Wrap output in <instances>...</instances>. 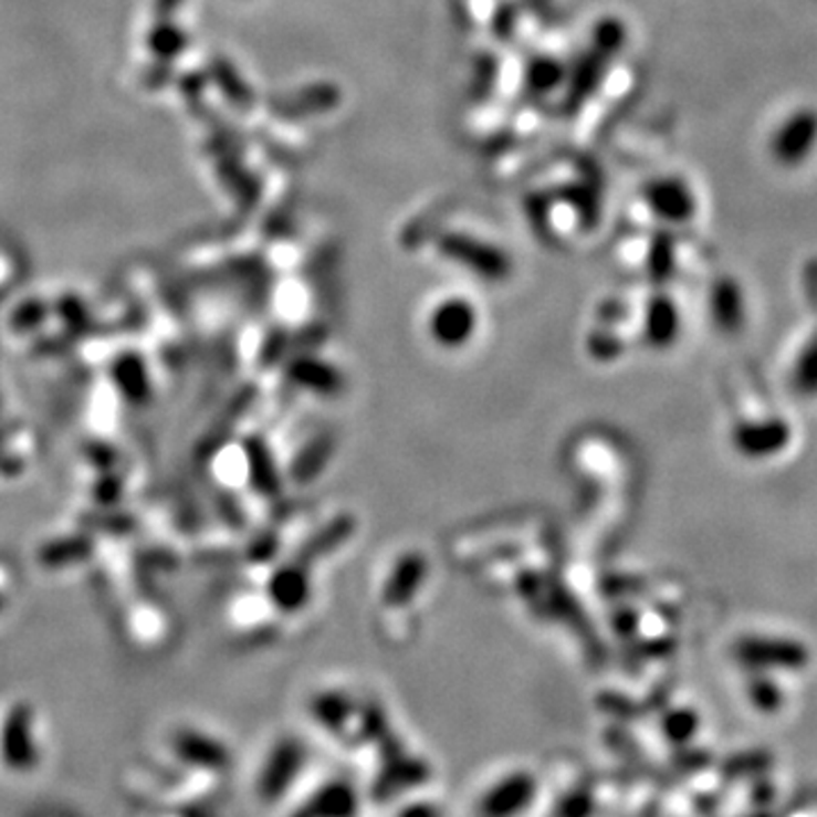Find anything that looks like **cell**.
<instances>
[{
    "mask_svg": "<svg viewBox=\"0 0 817 817\" xmlns=\"http://www.w3.org/2000/svg\"><path fill=\"white\" fill-rule=\"evenodd\" d=\"M0 758L14 772H32L39 765L34 713L28 704H14L0 726Z\"/></svg>",
    "mask_w": 817,
    "mask_h": 817,
    "instance_id": "2",
    "label": "cell"
},
{
    "mask_svg": "<svg viewBox=\"0 0 817 817\" xmlns=\"http://www.w3.org/2000/svg\"><path fill=\"white\" fill-rule=\"evenodd\" d=\"M645 200L659 219L670 223L691 221L695 213V193L681 178H657L645 189Z\"/></svg>",
    "mask_w": 817,
    "mask_h": 817,
    "instance_id": "7",
    "label": "cell"
},
{
    "mask_svg": "<svg viewBox=\"0 0 817 817\" xmlns=\"http://www.w3.org/2000/svg\"><path fill=\"white\" fill-rule=\"evenodd\" d=\"M248 457H250V475H252V484H256L262 489V493H277V478H275V465L269 457V452L264 450V446L260 443H250L248 448Z\"/></svg>",
    "mask_w": 817,
    "mask_h": 817,
    "instance_id": "16",
    "label": "cell"
},
{
    "mask_svg": "<svg viewBox=\"0 0 817 817\" xmlns=\"http://www.w3.org/2000/svg\"><path fill=\"white\" fill-rule=\"evenodd\" d=\"M400 817H441V810L437 808V806H432V804H411V806H407L402 813H400Z\"/></svg>",
    "mask_w": 817,
    "mask_h": 817,
    "instance_id": "24",
    "label": "cell"
},
{
    "mask_svg": "<svg viewBox=\"0 0 817 817\" xmlns=\"http://www.w3.org/2000/svg\"><path fill=\"white\" fill-rule=\"evenodd\" d=\"M817 139V118L808 112L793 116L774 137V150L779 159L795 161L804 159Z\"/></svg>",
    "mask_w": 817,
    "mask_h": 817,
    "instance_id": "11",
    "label": "cell"
},
{
    "mask_svg": "<svg viewBox=\"0 0 817 817\" xmlns=\"http://www.w3.org/2000/svg\"><path fill=\"white\" fill-rule=\"evenodd\" d=\"M793 443V427L782 416L745 420L734 429V446L747 459H772Z\"/></svg>",
    "mask_w": 817,
    "mask_h": 817,
    "instance_id": "3",
    "label": "cell"
},
{
    "mask_svg": "<svg viewBox=\"0 0 817 817\" xmlns=\"http://www.w3.org/2000/svg\"><path fill=\"white\" fill-rule=\"evenodd\" d=\"M314 715L325 729H341V724L348 720V702L341 695H321L314 702Z\"/></svg>",
    "mask_w": 817,
    "mask_h": 817,
    "instance_id": "17",
    "label": "cell"
},
{
    "mask_svg": "<svg viewBox=\"0 0 817 817\" xmlns=\"http://www.w3.org/2000/svg\"><path fill=\"white\" fill-rule=\"evenodd\" d=\"M711 314L715 325L726 332L736 334L745 323V300L743 291L734 280H720L711 293Z\"/></svg>",
    "mask_w": 817,
    "mask_h": 817,
    "instance_id": "12",
    "label": "cell"
},
{
    "mask_svg": "<svg viewBox=\"0 0 817 817\" xmlns=\"http://www.w3.org/2000/svg\"><path fill=\"white\" fill-rule=\"evenodd\" d=\"M790 386L795 394L804 398L817 396V327L806 338L802 350L795 357V364L790 370Z\"/></svg>",
    "mask_w": 817,
    "mask_h": 817,
    "instance_id": "13",
    "label": "cell"
},
{
    "mask_svg": "<svg viewBox=\"0 0 817 817\" xmlns=\"http://www.w3.org/2000/svg\"><path fill=\"white\" fill-rule=\"evenodd\" d=\"M666 734L674 741H685L688 736H693L695 731V715L688 711H677L672 715L666 718Z\"/></svg>",
    "mask_w": 817,
    "mask_h": 817,
    "instance_id": "22",
    "label": "cell"
},
{
    "mask_svg": "<svg viewBox=\"0 0 817 817\" xmlns=\"http://www.w3.org/2000/svg\"><path fill=\"white\" fill-rule=\"evenodd\" d=\"M562 75L564 73H562V69L556 66V62H552V60L536 62V66L530 73V87L538 90V92L545 90V94H547L552 87H556L558 80H562Z\"/></svg>",
    "mask_w": 817,
    "mask_h": 817,
    "instance_id": "21",
    "label": "cell"
},
{
    "mask_svg": "<svg viewBox=\"0 0 817 817\" xmlns=\"http://www.w3.org/2000/svg\"><path fill=\"white\" fill-rule=\"evenodd\" d=\"M427 777L429 767L425 765V761L396 754L386 758V765L373 786V795L377 797V802H389V797L425 784Z\"/></svg>",
    "mask_w": 817,
    "mask_h": 817,
    "instance_id": "9",
    "label": "cell"
},
{
    "mask_svg": "<svg viewBox=\"0 0 817 817\" xmlns=\"http://www.w3.org/2000/svg\"><path fill=\"white\" fill-rule=\"evenodd\" d=\"M806 295L813 312L817 314V262L806 269Z\"/></svg>",
    "mask_w": 817,
    "mask_h": 817,
    "instance_id": "25",
    "label": "cell"
},
{
    "mask_svg": "<svg viewBox=\"0 0 817 817\" xmlns=\"http://www.w3.org/2000/svg\"><path fill=\"white\" fill-rule=\"evenodd\" d=\"M359 795L348 782H329L300 804L291 817H357Z\"/></svg>",
    "mask_w": 817,
    "mask_h": 817,
    "instance_id": "8",
    "label": "cell"
},
{
    "mask_svg": "<svg viewBox=\"0 0 817 817\" xmlns=\"http://www.w3.org/2000/svg\"><path fill=\"white\" fill-rule=\"evenodd\" d=\"M305 761H307V750L297 739L280 741L271 750L260 772L256 793H260L264 802H277L293 786L300 769L305 767Z\"/></svg>",
    "mask_w": 817,
    "mask_h": 817,
    "instance_id": "4",
    "label": "cell"
},
{
    "mask_svg": "<svg viewBox=\"0 0 817 817\" xmlns=\"http://www.w3.org/2000/svg\"><path fill=\"white\" fill-rule=\"evenodd\" d=\"M170 747H174L176 756L187 765L209 772H223L230 767V750L221 741L205 734V731L189 726L180 729L174 734Z\"/></svg>",
    "mask_w": 817,
    "mask_h": 817,
    "instance_id": "6",
    "label": "cell"
},
{
    "mask_svg": "<svg viewBox=\"0 0 817 817\" xmlns=\"http://www.w3.org/2000/svg\"><path fill=\"white\" fill-rule=\"evenodd\" d=\"M293 375L300 379V384H307L312 389H323V391H332L336 386V375L332 368L321 366L318 362H305L297 364Z\"/></svg>",
    "mask_w": 817,
    "mask_h": 817,
    "instance_id": "19",
    "label": "cell"
},
{
    "mask_svg": "<svg viewBox=\"0 0 817 817\" xmlns=\"http://www.w3.org/2000/svg\"><path fill=\"white\" fill-rule=\"evenodd\" d=\"M429 329H432L434 338L446 343V346H459L463 343L472 329H475V307H470L465 300H448V303L439 305L429 321Z\"/></svg>",
    "mask_w": 817,
    "mask_h": 817,
    "instance_id": "10",
    "label": "cell"
},
{
    "mask_svg": "<svg viewBox=\"0 0 817 817\" xmlns=\"http://www.w3.org/2000/svg\"><path fill=\"white\" fill-rule=\"evenodd\" d=\"M536 779L527 772H513L491 786L480 804V817H519L525 813L536 797Z\"/></svg>",
    "mask_w": 817,
    "mask_h": 817,
    "instance_id": "5",
    "label": "cell"
},
{
    "mask_svg": "<svg viewBox=\"0 0 817 817\" xmlns=\"http://www.w3.org/2000/svg\"><path fill=\"white\" fill-rule=\"evenodd\" d=\"M595 810L593 795L586 788H573L558 799L554 817H590Z\"/></svg>",
    "mask_w": 817,
    "mask_h": 817,
    "instance_id": "18",
    "label": "cell"
},
{
    "mask_svg": "<svg viewBox=\"0 0 817 817\" xmlns=\"http://www.w3.org/2000/svg\"><path fill=\"white\" fill-rule=\"evenodd\" d=\"M752 698L756 700V704H758V706H763V709H772L774 704L779 702V688L774 685L769 679L758 677V679L752 683Z\"/></svg>",
    "mask_w": 817,
    "mask_h": 817,
    "instance_id": "23",
    "label": "cell"
},
{
    "mask_svg": "<svg viewBox=\"0 0 817 817\" xmlns=\"http://www.w3.org/2000/svg\"><path fill=\"white\" fill-rule=\"evenodd\" d=\"M648 334L652 343L666 348L679 334V312L668 297H659L648 312Z\"/></svg>",
    "mask_w": 817,
    "mask_h": 817,
    "instance_id": "14",
    "label": "cell"
},
{
    "mask_svg": "<svg viewBox=\"0 0 817 817\" xmlns=\"http://www.w3.org/2000/svg\"><path fill=\"white\" fill-rule=\"evenodd\" d=\"M271 595L275 599V605H280L282 609L293 611V609H297L300 605H303L305 597H307V582H305L303 575H300L293 568L280 570L271 582Z\"/></svg>",
    "mask_w": 817,
    "mask_h": 817,
    "instance_id": "15",
    "label": "cell"
},
{
    "mask_svg": "<svg viewBox=\"0 0 817 817\" xmlns=\"http://www.w3.org/2000/svg\"><path fill=\"white\" fill-rule=\"evenodd\" d=\"M116 377H118V384H121V389H123L125 394H130V396H135V398L144 396L146 386H142L139 381H135V379L148 381V379H146V373H144V366H142V362H139V359H133V357L121 359V362H118V368H116Z\"/></svg>",
    "mask_w": 817,
    "mask_h": 817,
    "instance_id": "20",
    "label": "cell"
},
{
    "mask_svg": "<svg viewBox=\"0 0 817 817\" xmlns=\"http://www.w3.org/2000/svg\"><path fill=\"white\" fill-rule=\"evenodd\" d=\"M736 657L756 670H799L810 652L802 640L784 636H747L736 645Z\"/></svg>",
    "mask_w": 817,
    "mask_h": 817,
    "instance_id": "1",
    "label": "cell"
}]
</instances>
